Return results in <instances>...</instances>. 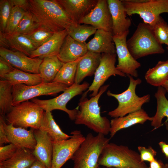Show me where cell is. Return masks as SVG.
Listing matches in <instances>:
<instances>
[{"mask_svg": "<svg viewBox=\"0 0 168 168\" xmlns=\"http://www.w3.org/2000/svg\"><path fill=\"white\" fill-rule=\"evenodd\" d=\"M126 44L129 51L136 60L165 52L162 44L156 38L152 28L144 23L138 24L133 35L127 40Z\"/></svg>", "mask_w": 168, "mask_h": 168, "instance_id": "4", "label": "cell"}, {"mask_svg": "<svg viewBox=\"0 0 168 168\" xmlns=\"http://www.w3.org/2000/svg\"><path fill=\"white\" fill-rule=\"evenodd\" d=\"M15 68L0 56V77L1 79L13 70Z\"/></svg>", "mask_w": 168, "mask_h": 168, "instance_id": "42", "label": "cell"}, {"mask_svg": "<svg viewBox=\"0 0 168 168\" xmlns=\"http://www.w3.org/2000/svg\"><path fill=\"white\" fill-rule=\"evenodd\" d=\"M54 33L49 29L39 26L30 33L24 35L29 38L38 48L48 41Z\"/></svg>", "mask_w": 168, "mask_h": 168, "instance_id": "36", "label": "cell"}, {"mask_svg": "<svg viewBox=\"0 0 168 168\" xmlns=\"http://www.w3.org/2000/svg\"><path fill=\"white\" fill-rule=\"evenodd\" d=\"M36 144L33 153L36 160L47 168H51L53 154L52 140L45 132L40 129H34Z\"/></svg>", "mask_w": 168, "mask_h": 168, "instance_id": "17", "label": "cell"}, {"mask_svg": "<svg viewBox=\"0 0 168 168\" xmlns=\"http://www.w3.org/2000/svg\"><path fill=\"white\" fill-rule=\"evenodd\" d=\"M29 10L39 26L54 32L76 25L56 0H29Z\"/></svg>", "mask_w": 168, "mask_h": 168, "instance_id": "1", "label": "cell"}, {"mask_svg": "<svg viewBox=\"0 0 168 168\" xmlns=\"http://www.w3.org/2000/svg\"><path fill=\"white\" fill-rule=\"evenodd\" d=\"M4 117L0 115V119L2 121L9 143L18 147L25 148L33 151L36 144L34 134V129L29 130L21 127L14 126L12 124H7Z\"/></svg>", "mask_w": 168, "mask_h": 168, "instance_id": "16", "label": "cell"}, {"mask_svg": "<svg viewBox=\"0 0 168 168\" xmlns=\"http://www.w3.org/2000/svg\"><path fill=\"white\" fill-rule=\"evenodd\" d=\"M67 30L68 35L74 40L86 44V40L90 36L95 34L97 29L89 25L78 24L71 26Z\"/></svg>", "mask_w": 168, "mask_h": 168, "instance_id": "34", "label": "cell"}, {"mask_svg": "<svg viewBox=\"0 0 168 168\" xmlns=\"http://www.w3.org/2000/svg\"><path fill=\"white\" fill-rule=\"evenodd\" d=\"M113 36L111 32L97 29L94 37L86 44L88 51L101 54H116Z\"/></svg>", "mask_w": 168, "mask_h": 168, "instance_id": "22", "label": "cell"}, {"mask_svg": "<svg viewBox=\"0 0 168 168\" xmlns=\"http://www.w3.org/2000/svg\"><path fill=\"white\" fill-rule=\"evenodd\" d=\"M12 8L10 0H0V31L4 32Z\"/></svg>", "mask_w": 168, "mask_h": 168, "instance_id": "39", "label": "cell"}, {"mask_svg": "<svg viewBox=\"0 0 168 168\" xmlns=\"http://www.w3.org/2000/svg\"><path fill=\"white\" fill-rule=\"evenodd\" d=\"M0 56L14 68L23 71L39 74L40 66L43 59L31 58L24 54L3 47L0 48Z\"/></svg>", "mask_w": 168, "mask_h": 168, "instance_id": "14", "label": "cell"}, {"mask_svg": "<svg viewBox=\"0 0 168 168\" xmlns=\"http://www.w3.org/2000/svg\"><path fill=\"white\" fill-rule=\"evenodd\" d=\"M97 168H115L114 167H100L99 166Z\"/></svg>", "mask_w": 168, "mask_h": 168, "instance_id": "51", "label": "cell"}, {"mask_svg": "<svg viewBox=\"0 0 168 168\" xmlns=\"http://www.w3.org/2000/svg\"><path fill=\"white\" fill-rule=\"evenodd\" d=\"M12 86L5 80L0 81V113L3 116L10 111L13 106Z\"/></svg>", "mask_w": 168, "mask_h": 168, "instance_id": "33", "label": "cell"}, {"mask_svg": "<svg viewBox=\"0 0 168 168\" xmlns=\"http://www.w3.org/2000/svg\"><path fill=\"white\" fill-rule=\"evenodd\" d=\"M127 76L129 79V84L126 90L119 94L113 93L110 90L107 92L108 96L115 98L118 102V107L114 110L109 111L108 114L111 117H123L136 111L142 109V106L144 104L150 101L149 94L139 97L136 93V87L141 83L142 80L139 78L134 79L133 77L129 75Z\"/></svg>", "mask_w": 168, "mask_h": 168, "instance_id": "6", "label": "cell"}, {"mask_svg": "<svg viewBox=\"0 0 168 168\" xmlns=\"http://www.w3.org/2000/svg\"><path fill=\"white\" fill-rule=\"evenodd\" d=\"M82 23L112 32V18L107 0H98L95 7L80 20L79 24Z\"/></svg>", "mask_w": 168, "mask_h": 168, "instance_id": "15", "label": "cell"}, {"mask_svg": "<svg viewBox=\"0 0 168 168\" xmlns=\"http://www.w3.org/2000/svg\"><path fill=\"white\" fill-rule=\"evenodd\" d=\"M162 168H168V163L164 164L162 162Z\"/></svg>", "mask_w": 168, "mask_h": 168, "instance_id": "49", "label": "cell"}, {"mask_svg": "<svg viewBox=\"0 0 168 168\" xmlns=\"http://www.w3.org/2000/svg\"><path fill=\"white\" fill-rule=\"evenodd\" d=\"M162 162L160 161H158L155 159L153 161L150 162L149 168H162Z\"/></svg>", "mask_w": 168, "mask_h": 168, "instance_id": "46", "label": "cell"}, {"mask_svg": "<svg viewBox=\"0 0 168 168\" xmlns=\"http://www.w3.org/2000/svg\"><path fill=\"white\" fill-rule=\"evenodd\" d=\"M89 87V83L86 82L82 84L74 83L68 87L62 94L54 98L47 100L33 98L31 100L39 105L44 111L51 112L55 110H61L68 114L70 119L75 120L79 110H69L67 108L66 105L73 97L81 94Z\"/></svg>", "mask_w": 168, "mask_h": 168, "instance_id": "9", "label": "cell"}, {"mask_svg": "<svg viewBox=\"0 0 168 168\" xmlns=\"http://www.w3.org/2000/svg\"><path fill=\"white\" fill-rule=\"evenodd\" d=\"M167 49L168 50V43H167Z\"/></svg>", "mask_w": 168, "mask_h": 168, "instance_id": "52", "label": "cell"}, {"mask_svg": "<svg viewBox=\"0 0 168 168\" xmlns=\"http://www.w3.org/2000/svg\"><path fill=\"white\" fill-rule=\"evenodd\" d=\"M1 79L7 81L12 85L21 84L32 86L44 82L40 73H28L16 68Z\"/></svg>", "mask_w": 168, "mask_h": 168, "instance_id": "28", "label": "cell"}, {"mask_svg": "<svg viewBox=\"0 0 168 168\" xmlns=\"http://www.w3.org/2000/svg\"><path fill=\"white\" fill-rule=\"evenodd\" d=\"M109 86V84L102 86L98 94L90 99L82 97L78 103L79 110L74 120L76 124L84 125L98 134L106 135L110 133V121L106 117L101 116L98 104L100 97Z\"/></svg>", "mask_w": 168, "mask_h": 168, "instance_id": "2", "label": "cell"}, {"mask_svg": "<svg viewBox=\"0 0 168 168\" xmlns=\"http://www.w3.org/2000/svg\"><path fill=\"white\" fill-rule=\"evenodd\" d=\"M168 93V80H166L161 86Z\"/></svg>", "mask_w": 168, "mask_h": 168, "instance_id": "48", "label": "cell"}, {"mask_svg": "<svg viewBox=\"0 0 168 168\" xmlns=\"http://www.w3.org/2000/svg\"><path fill=\"white\" fill-rule=\"evenodd\" d=\"M69 87L60 83L52 82H43L32 86L18 84L12 86V105L14 106L23 101L32 99L42 95H54L64 91Z\"/></svg>", "mask_w": 168, "mask_h": 168, "instance_id": "10", "label": "cell"}, {"mask_svg": "<svg viewBox=\"0 0 168 168\" xmlns=\"http://www.w3.org/2000/svg\"><path fill=\"white\" fill-rule=\"evenodd\" d=\"M116 56V54H101L100 63L94 74L93 82L82 96L86 97L89 91H92L90 96H96L105 82L112 75L126 77L125 74L118 70L115 66Z\"/></svg>", "mask_w": 168, "mask_h": 168, "instance_id": "12", "label": "cell"}, {"mask_svg": "<svg viewBox=\"0 0 168 168\" xmlns=\"http://www.w3.org/2000/svg\"><path fill=\"white\" fill-rule=\"evenodd\" d=\"M99 166L115 168H148L140 154L128 146L109 143L100 156Z\"/></svg>", "mask_w": 168, "mask_h": 168, "instance_id": "3", "label": "cell"}, {"mask_svg": "<svg viewBox=\"0 0 168 168\" xmlns=\"http://www.w3.org/2000/svg\"><path fill=\"white\" fill-rule=\"evenodd\" d=\"M101 56V54L88 51L77 64L74 83L80 84L86 77L94 75Z\"/></svg>", "mask_w": 168, "mask_h": 168, "instance_id": "25", "label": "cell"}, {"mask_svg": "<svg viewBox=\"0 0 168 168\" xmlns=\"http://www.w3.org/2000/svg\"><path fill=\"white\" fill-rule=\"evenodd\" d=\"M152 119V117H150L142 109L123 117L114 118L110 121V138L120 130L137 124H143L147 121H151Z\"/></svg>", "mask_w": 168, "mask_h": 168, "instance_id": "21", "label": "cell"}, {"mask_svg": "<svg viewBox=\"0 0 168 168\" xmlns=\"http://www.w3.org/2000/svg\"><path fill=\"white\" fill-rule=\"evenodd\" d=\"M64 63L59 59L57 56H48L43 58L40 66L39 71L44 82H53Z\"/></svg>", "mask_w": 168, "mask_h": 168, "instance_id": "30", "label": "cell"}, {"mask_svg": "<svg viewBox=\"0 0 168 168\" xmlns=\"http://www.w3.org/2000/svg\"><path fill=\"white\" fill-rule=\"evenodd\" d=\"M39 129L46 132L53 141L67 140L71 137L62 131L54 119L51 112L44 111Z\"/></svg>", "mask_w": 168, "mask_h": 168, "instance_id": "29", "label": "cell"}, {"mask_svg": "<svg viewBox=\"0 0 168 168\" xmlns=\"http://www.w3.org/2000/svg\"><path fill=\"white\" fill-rule=\"evenodd\" d=\"M44 112L38 104L27 100L13 106L4 117L7 124H12L15 127L39 129Z\"/></svg>", "mask_w": 168, "mask_h": 168, "instance_id": "7", "label": "cell"}, {"mask_svg": "<svg viewBox=\"0 0 168 168\" xmlns=\"http://www.w3.org/2000/svg\"><path fill=\"white\" fill-rule=\"evenodd\" d=\"M9 143L7 135L4 128L2 121L0 119V145Z\"/></svg>", "mask_w": 168, "mask_h": 168, "instance_id": "44", "label": "cell"}, {"mask_svg": "<svg viewBox=\"0 0 168 168\" xmlns=\"http://www.w3.org/2000/svg\"><path fill=\"white\" fill-rule=\"evenodd\" d=\"M105 136L100 133L96 136L91 133L87 134L71 159L73 168H97L100 166V156L110 140Z\"/></svg>", "mask_w": 168, "mask_h": 168, "instance_id": "5", "label": "cell"}, {"mask_svg": "<svg viewBox=\"0 0 168 168\" xmlns=\"http://www.w3.org/2000/svg\"><path fill=\"white\" fill-rule=\"evenodd\" d=\"M68 35L66 29L54 32L48 41L33 51L29 57L43 59L46 57L57 56L64 40Z\"/></svg>", "mask_w": 168, "mask_h": 168, "instance_id": "24", "label": "cell"}, {"mask_svg": "<svg viewBox=\"0 0 168 168\" xmlns=\"http://www.w3.org/2000/svg\"><path fill=\"white\" fill-rule=\"evenodd\" d=\"M28 168H47L43 163L36 160Z\"/></svg>", "mask_w": 168, "mask_h": 168, "instance_id": "47", "label": "cell"}, {"mask_svg": "<svg viewBox=\"0 0 168 168\" xmlns=\"http://www.w3.org/2000/svg\"><path fill=\"white\" fill-rule=\"evenodd\" d=\"M86 44L75 40L68 35L64 40L57 57L63 63L76 61L88 52Z\"/></svg>", "mask_w": 168, "mask_h": 168, "instance_id": "23", "label": "cell"}, {"mask_svg": "<svg viewBox=\"0 0 168 168\" xmlns=\"http://www.w3.org/2000/svg\"><path fill=\"white\" fill-rule=\"evenodd\" d=\"M138 149L140 153L142 161H147L150 162L155 159L157 152L152 147L149 146L147 148L143 146H139Z\"/></svg>", "mask_w": 168, "mask_h": 168, "instance_id": "40", "label": "cell"}, {"mask_svg": "<svg viewBox=\"0 0 168 168\" xmlns=\"http://www.w3.org/2000/svg\"><path fill=\"white\" fill-rule=\"evenodd\" d=\"M166 92L164 88L160 86L154 95L157 101L156 110L151 121V125L154 129L162 126L164 118H167L165 122L168 121V100L166 96Z\"/></svg>", "mask_w": 168, "mask_h": 168, "instance_id": "27", "label": "cell"}, {"mask_svg": "<svg viewBox=\"0 0 168 168\" xmlns=\"http://www.w3.org/2000/svg\"><path fill=\"white\" fill-rule=\"evenodd\" d=\"M0 47L9 48L29 57L38 47L24 35L7 34L0 31Z\"/></svg>", "mask_w": 168, "mask_h": 168, "instance_id": "20", "label": "cell"}, {"mask_svg": "<svg viewBox=\"0 0 168 168\" xmlns=\"http://www.w3.org/2000/svg\"><path fill=\"white\" fill-rule=\"evenodd\" d=\"M76 24L87 16L96 5L98 0H56Z\"/></svg>", "mask_w": 168, "mask_h": 168, "instance_id": "18", "label": "cell"}, {"mask_svg": "<svg viewBox=\"0 0 168 168\" xmlns=\"http://www.w3.org/2000/svg\"><path fill=\"white\" fill-rule=\"evenodd\" d=\"M15 145L11 143L0 147V162L11 158L16 153L18 148Z\"/></svg>", "mask_w": 168, "mask_h": 168, "instance_id": "41", "label": "cell"}, {"mask_svg": "<svg viewBox=\"0 0 168 168\" xmlns=\"http://www.w3.org/2000/svg\"><path fill=\"white\" fill-rule=\"evenodd\" d=\"M83 56L76 61L64 63L53 82L63 83L69 86L74 84L77 65Z\"/></svg>", "mask_w": 168, "mask_h": 168, "instance_id": "32", "label": "cell"}, {"mask_svg": "<svg viewBox=\"0 0 168 168\" xmlns=\"http://www.w3.org/2000/svg\"><path fill=\"white\" fill-rule=\"evenodd\" d=\"M71 137L67 140L53 141V154L51 168H61L73 155L85 139L79 130L71 132Z\"/></svg>", "mask_w": 168, "mask_h": 168, "instance_id": "11", "label": "cell"}, {"mask_svg": "<svg viewBox=\"0 0 168 168\" xmlns=\"http://www.w3.org/2000/svg\"><path fill=\"white\" fill-rule=\"evenodd\" d=\"M127 15L137 14L152 28L161 14L168 13V0H122Z\"/></svg>", "mask_w": 168, "mask_h": 168, "instance_id": "8", "label": "cell"}, {"mask_svg": "<svg viewBox=\"0 0 168 168\" xmlns=\"http://www.w3.org/2000/svg\"><path fill=\"white\" fill-rule=\"evenodd\" d=\"M164 124L166 130L168 131V121L166 122H165Z\"/></svg>", "mask_w": 168, "mask_h": 168, "instance_id": "50", "label": "cell"}, {"mask_svg": "<svg viewBox=\"0 0 168 168\" xmlns=\"http://www.w3.org/2000/svg\"><path fill=\"white\" fill-rule=\"evenodd\" d=\"M144 77L149 84L158 87L161 86L168 80V60L159 61L154 67L148 70Z\"/></svg>", "mask_w": 168, "mask_h": 168, "instance_id": "31", "label": "cell"}, {"mask_svg": "<svg viewBox=\"0 0 168 168\" xmlns=\"http://www.w3.org/2000/svg\"><path fill=\"white\" fill-rule=\"evenodd\" d=\"M12 7H18L22 8L26 11L28 10V0H10Z\"/></svg>", "mask_w": 168, "mask_h": 168, "instance_id": "43", "label": "cell"}, {"mask_svg": "<svg viewBox=\"0 0 168 168\" xmlns=\"http://www.w3.org/2000/svg\"><path fill=\"white\" fill-rule=\"evenodd\" d=\"M158 144L162 152L166 158H168V144L162 141L159 142Z\"/></svg>", "mask_w": 168, "mask_h": 168, "instance_id": "45", "label": "cell"}, {"mask_svg": "<svg viewBox=\"0 0 168 168\" xmlns=\"http://www.w3.org/2000/svg\"><path fill=\"white\" fill-rule=\"evenodd\" d=\"M112 21L113 36L119 35L129 31L131 20L127 17V13L121 0H107Z\"/></svg>", "mask_w": 168, "mask_h": 168, "instance_id": "19", "label": "cell"}, {"mask_svg": "<svg viewBox=\"0 0 168 168\" xmlns=\"http://www.w3.org/2000/svg\"><path fill=\"white\" fill-rule=\"evenodd\" d=\"M129 32V30L119 35L113 36L118 58V63L116 67L126 76L129 75L137 78L138 75L137 69L141 64L132 56L127 47V38Z\"/></svg>", "mask_w": 168, "mask_h": 168, "instance_id": "13", "label": "cell"}, {"mask_svg": "<svg viewBox=\"0 0 168 168\" xmlns=\"http://www.w3.org/2000/svg\"><path fill=\"white\" fill-rule=\"evenodd\" d=\"M36 160L32 151L19 147L11 158L0 162V168H28Z\"/></svg>", "mask_w": 168, "mask_h": 168, "instance_id": "26", "label": "cell"}, {"mask_svg": "<svg viewBox=\"0 0 168 168\" xmlns=\"http://www.w3.org/2000/svg\"><path fill=\"white\" fill-rule=\"evenodd\" d=\"M148 168H149V167H148Z\"/></svg>", "mask_w": 168, "mask_h": 168, "instance_id": "53", "label": "cell"}, {"mask_svg": "<svg viewBox=\"0 0 168 168\" xmlns=\"http://www.w3.org/2000/svg\"><path fill=\"white\" fill-rule=\"evenodd\" d=\"M154 35L159 43L167 45L168 41V25L161 16L152 28Z\"/></svg>", "mask_w": 168, "mask_h": 168, "instance_id": "38", "label": "cell"}, {"mask_svg": "<svg viewBox=\"0 0 168 168\" xmlns=\"http://www.w3.org/2000/svg\"><path fill=\"white\" fill-rule=\"evenodd\" d=\"M26 11L20 7H12L5 31L3 33L12 34L23 17Z\"/></svg>", "mask_w": 168, "mask_h": 168, "instance_id": "37", "label": "cell"}, {"mask_svg": "<svg viewBox=\"0 0 168 168\" xmlns=\"http://www.w3.org/2000/svg\"><path fill=\"white\" fill-rule=\"evenodd\" d=\"M39 26L33 15L28 10L26 11L23 17L12 33L26 35Z\"/></svg>", "mask_w": 168, "mask_h": 168, "instance_id": "35", "label": "cell"}]
</instances>
